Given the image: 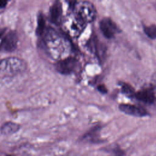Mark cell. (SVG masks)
Returning <instances> with one entry per match:
<instances>
[{
  "label": "cell",
  "instance_id": "6da1fadb",
  "mask_svg": "<svg viewBox=\"0 0 156 156\" xmlns=\"http://www.w3.org/2000/svg\"><path fill=\"white\" fill-rule=\"evenodd\" d=\"M44 32V45L49 55L58 61L68 57L69 44L66 38L52 28H48Z\"/></svg>",
  "mask_w": 156,
  "mask_h": 156
},
{
  "label": "cell",
  "instance_id": "7a4b0ae2",
  "mask_svg": "<svg viewBox=\"0 0 156 156\" xmlns=\"http://www.w3.org/2000/svg\"><path fill=\"white\" fill-rule=\"evenodd\" d=\"M27 68L26 62L17 57H9L0 60V72L7 75H16L24 72Z\"/></svg>",
  "mask_w": 156,
  "mask_h": 156
},
{
  "label": "cell",
  "instance_id": "3957f363",
  "mask_svg": "<svg viewBox=\"0 0 156 156\" xmlns=\"http://www.w3.org/2000/svg\"><path fill=\"white\" fill-rule=\"evenodd\" d=\"M86 23L76 13L68 16L63 21V27L69 36L76 37L83 30Z\"/></svg>",
  "mask_w": 156,
  "mask_h": 156
},
{
  "label": "cell",
  "instance_id": "277c9868",
  "mask_svg": "<svg viewBox=\"0 0 156 156\" xmlns=\"http://www.w3.org/2000/svg\"><path fill=\"white\" fill-rule=\"evenodd\" d=\"M75 9V13L86 24L93 21L96 17V9L91 2H76L73 9Z\"/></svg>",
  "mask_w": 156,
  "mask_h": 156
},
{
  "label": "cell",
  "instance_id": "5b68a950",
  "mask_svg": "<svg viewBox=\"0 0 156 156\" xmlns=\"http://www.w3.org/2000/svg\"><path fill=\"white\" fill-rule=\"evenodd\" d=\"M78 66L79 62L76 58L68 57L58 61L55 65V69L61 74H69L74 72Z\"/></svg>",
  "mask_w": 156,
  "mask_h": 156
},
{
  "label": "cell",
  "instance_id": "8992f818",
  "mask_svg": "<svg viewBox=\"0 0 156 156\" xmlns=\"http://www.w3.org/2000/svg\"><path fill=\"white\" fill-rule=\"evenodd\" d=\"M18 37L13 31H9L2 38L0 43V52H12L17 46Z\"/></svg>",
  "mask_w": 156,
  "mask_h": 156
},
{
  "label": "cell",
  "instance_id": "52a82bcc",
  "mask_svg": "<svg viewBox=\"0 0 156 156\" xmlns=\"http://www.w3.org/2000/svg\"><path fill=\"white\" fill-rule=\"evenodd\" d=\"M99 27L103 35L109 39L113 38L119 32V29L115 23L109 18H103L99 23Z\"/></svg>",
  "mask_w": 156,
  "mask_h": 156
},
{
  "label": "cell",
  "instance_id": "ba28073f",
  "mask_svg": "<svg viewBox=\"0 0 156 156\" xmlns=\"http://www.w3.org/2000/svg\"><path fill=\"white\" fill-rule=\"evenodd\" d=\"M134 96L144 103L153 104L156 101V90L154 87L144 88L135 93Z\"/></svg>",
  "mask_w": 156,
  "mask_h": 156
},
{
  "label": "cell",
  "instance_id": "9c48e42d",
  "mask_svg": "<svg viewBox=\"0 0 156 156\" xmlns=\"http://www.w3.org/2000/svg\"><path fill=\"white\" fill-rule=\"evenodd\" d=\"M119 108L124 113L135 116H144L148 115L147 112L144 108L135 105L121 104L119 105Z\"/></svg>",
  "mask_w": 156,
  "mask_h": 156
},
{
  "label": "cell",
  "instance_id": "30bf717a",
  "mask_svg": "<svg viewBox=\"0 0 156 156\" xmlns=\"http://www.w3.org/2000/svg\"><path fill=\"white\" fill-rule=\"evenodd\" d=\"M21 128V126L12 121L6 122L1 127V132L2 134L9 135L17 132Z\"/></svg>",
  "mask_w": 156,
  "mask_h": 156
},
{
  "label": "cell",
  "instance_id": "8fae6325",
  "mask_svg": "<svg viewBox=\"0 0 156 156\" xmlns=\"http://www.w3.org/2000/svg\"><path fill=\"white\" fill-rule=\"evenodd\" d=\"M62 5L59 2H55L51 8L50 16L52 21L54 23H58L61 20Z\"/></svg>",
  "mask_w": 156,
  "mask_h": 156
},
{
  "label": "cell",
  "instance_id": "7c38bea8",
  "mask_svg": "<svg viewBox=\"0 0 156 156\" xmlns=\"http://www.w3.org/2000/svg\"><path fill=\"white\" fill-rule=\"evenodd\" d=\"M143 28H144V32L147 37H149L151 39L156 38V26L155 25L152 24L149 26H144Z\"/></svg>",
  "mask_w": 156,
  "mask_h": 156
},
{
  "label": "cell",
  "instance_id": "4fadbf2b",
  "mask_svg": "<svg viewBox=\"0 0 156 156\" xmlns=\"http://www.w3.org/2000/svg\"><path fill=\"white\" fill-rule=\"evenodd\" d=\"M121 91L124 94L129 96H134L135 93L133 87L127 83H123L121 85Z\"/></svg>",
  "mask_w": 156,
  "mask_h": 156
},
{
  "label": "cell",
  "instance_id": "5bb4252c",
  "mask_svg": "<svg viewBox=\"0 0 156 156\" xmlns=\"http://www.w3.org/2000/svg\"><path fill=\"white\" fill-rule=\"evenodd\" d=\"M97 89L98 90L101 92V93H103V94H105V93H107V89L106 88V87L103 85V84H101V85H99L98 87H97Z\"/></svg>",
  "mask_w": 156,
  "mask_h": 156
},
{
  "label": "cell",
  "instance_id": "9a60e30c",
  "mask_svg": "<svg viewBox=\"0 0 156 156\" xmlns=\"http://www.w3.org/2000/svg\"><path fill=\"white\" fill-rule=\"evenodd\" d=\"M115 149L114 150V153L116 156H124L125 155V152L121 149L120 148H115Z\"/></svg>",
  "mask_w": 156,
  "mask_h": 156
},
{
  "label": "cell",
  "instance_id": "2e32d148",
  "mask_svg": "<svg viewBox=\"0 0 156 156\" xmlns=\"http://www.w3.org/2000/svg\"><path fill=\"white\" fill-rule=\"evenodd\" d=\"M7 1H0V9H4L6 5H7Z\"/></svg>",
  "mask_w": 156,
  "mask_h": 156
},
{
  "label": "cell",
  "instance_id": "e0dca14e",
  "mask_svg": "<svg viewBox=\"0 0 156 156\" xmlns=\"http://www.w3.org/2000/svg\"><path fill=\"white\" fill-rule=\"evenodd\" d=\"M5 156H13V155H7Z\"/></svg>",
  "mask_w": 156,
  "mask_h": 156
},
{
  "label": "cell",
  "instance_id": "ac0fdd59",
  "mask_svg": "<svg viewBox=\"0 0 156 156\" xmlns=\"http://www.w3.org/2000/svg\"><path fill=\"white\" fill-rule=\"evenodd\" d=\"M155 7H156V4H155Z\"/></svg>",
  "mask_w": 156,
  "mask_h": 156
}]
</instances>
